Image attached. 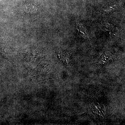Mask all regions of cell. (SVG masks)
<instances>
[{
	"instance_id": "obj_1",
	"label": "cell",
	"mask_w": 125,
	"mask_h": 125,
	"mask_svg": "<svg viewBox=\"0 0 125 125\" xmlns=\"http://www.w3.org/2000/svg\"><path fill=\"white\" fill-rule=\"evenodd\" d=\"M25 11L29 14H34L38 10L37 5L33 2H28L24 6Z\"/></svg>"
},
{
	"instance_id": "obj_2",
	"label": "cell",
	"mask_w": 125,
	"mask_h": 125,
	"mask_svg": "<svg viewBox=\"0 0 125 125\" xmlns=\"http://www.w3.org/2000/svg\"><path fill=\"white\" fill-rule=\"evenodd\" d=\"M76 27L81 36L85 39L89 40V35L88 30L85 27L83 24L81 23H77L76 25Z\"/></svg>"
},
{
	"instance_id": "obj_3",
	"label": "cell",
	"mask_w": 125,
	"mask_h": 125,
	"mask_svg": "<svg viewBox=\"0 0 125 125\" xmlns=\"http://www.w3.org/2000/svg\"><path fill=\"white\" fill-rule=\"evenodd\" d=\"M102 29L105 31L113 33L115 31V27L113 25L108 23H104L102 25Z\"/></svg>"
},
{
	"instance_id": "obj_4",
	"label": "cell",
	"mask_w": 125,
	"mask_h": 125,
	"mask_svg": "<svg viewBox=\"0 0 125 125\" xmlns=\"http://www.w3.org/2000/svg\"><path fill=\"white\" fill-rule=\"evenodd\" d=\"M119 6V5L118 4L113 5L110 6L108 7H105L104 9V10L105 12H106V13L111 12V11H113L114 10L117 9Z\"/></svg>"
}]
</instances>
